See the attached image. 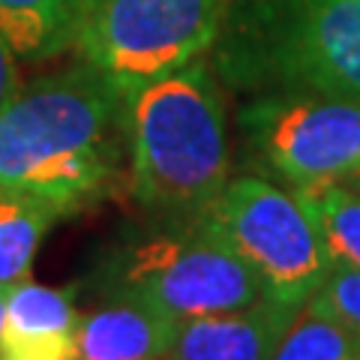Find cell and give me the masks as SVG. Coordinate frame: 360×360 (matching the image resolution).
<instances>
[{"instance_id": "1", "label": "cell", "mask_w": 360, "mask_h": 360, "mask_svg": "<svg viewBox=\"0 0 360 360\" xmlns=\"http://www.w3.org/2000/svg\"><path fill=\"white\" fill-rule=\"evenodd\" d=\"M127 156V94L78 60L21 84L0 111V189L72 217L115 193Z\"/></svg>"}, {"instance_id": "2", "label": "cell", "mask_w": 360, "mask_h": 360, "mask_svg": "<svg viewBox=\"0 0 360 360\" xmlns=\"http://www.w3.org/2000/svg\"><path fill=\"white\" fill-rule=\"evenodd\" d=\"M129 189L165 222L198 219L231 180L229 115L201 58L127 94Z\"/></svg>"}, {"instance_id": "3", "label": "cell", "mask_w": 360, "mask_h": 360, "mask_svg": "<svg viewBox=\"0 0 360 360\" xmlns=\"http://www.w3.org/2000/svg\"><path fill=\"white\" fill-rule=\"evenodd\" d=\"M213 70L246 96L360 99V0H231Z\"/></svg>"}, {"instance_id": "4", "label": "cell", "mask_w": 360, "mask_h": 360, "mask_svg": "<svg viewBox=\"0 0 360 360\" xmlns=\"http://www.w3.org/2000/svg\"><path fill=\"white\" fill-rule=\"evenodd\" d=\"M115 297L139 300L174 321L252 307L267 291L231 243L205 219L172 222L129 246L105 267Z\"/></svg>"}, {"instance_id": "5", "label": "cell", "mask_w": 360, "mask_h": 360, "mask_svg": "<svg viewBox=\"0 0 360 360\" xmlns=\"http://www.w3.org/2000/svg\"><path fill=\"white\" fill-rule=\"evenodd\" d=\"M229 6L231 0H84L72 49L129 94L213 51Z\"/></svg>"}, {"instance_id": "6", "label": "cell", "mask_w": 360, "mask_h": 360, "mask_svg": "<svg viewBox=\"0 0 360 360\" xmlns=\"http://www.w3.org/2000/svg\"><path fill=\"white\" fill-rule=\"evenodd\" d=\"M201 219L231 243L274 300L303 307L330 274L309 210L295 189L270 177H231Z\"/></svg>"}, {"instance_id": "7", "label": "cell", "mask_w": 360, "mask_h": 360, "mask_svg": "<svg viewBox=\"0 0 360 360\" xmlns=\"http://www.w3.org/2000/svg\"><path fill=\"white\" fill-rule=\"evenodd\" d=\"M238 123L252 162L291 189L348 184L360 172V99L258 94Z\"/></svg>"}, {"instance_id": "8", "label": "cell", "mask_w": 360, "mask_h": 360, "mask_svg": "<svg viewBox=\"0 0 360 360\" xmlns=\"http://www.w3.org/2000/svg\"><path fill=\"white\" fill-rule=\"evenodd\" d=\"M300 307L262 297L252 307L177 324L165 360H270Z\"/></svg>"}, {"instance_id": "9", "label": "cell", "mask_w": 360, "mask_h": 360, "mask_svg": "<svg viewBox=\"0 0 360 360\" xmlns=\"http://www.w3.org/2000/svg\"><path fill=\"white\" fill-rule=\"evenodd\" d=\"M177 324L139 300L111 295L78 321V360H165Z\"/></svg>"}, {"instance_id": "10", "label": "cell", "mask_w": 360, "mask_h": 360, "mask_svg": "<svg viewBox=\"0 0 360 360\" xmlns=\"http://www.w3.org/2000/svg\"><path fill=\"white\" fill-rule=\"evenodd\" d=\"M84 0H0V37L18 60L39 63L75 45Z\"/></svg>"}, {"instance_id": "11", "label": "cell", "mask_w": 360, "mask_h": 360, "mask_svg": "<svg viewBox=\"0 0 360 360\" xmlns=\"http://www.w3.org/2000/svg\"><path fill=\"white\" fill-rule=\"evenodd\" d=\"M63 219L45 201L0 189V288L30 279V267L45 234Z\"/></svg>"}, {"instance_id": "12", "label": "cell", "mask_w": 360, "mask_h": 360, "mask_svg": "<svg viewBox=\"0 0 360 360\" xmlns=\"http://www.w3.org/2000/svg\"><path fill=\"white\" fill-rule=\"evenodd\" d=\"M291 189V186H288ZM295 195L303 201L315 222L330 267L360 270V193L352 184H315L297 186Z\"/></svg>"}, {"instance_id": "13", "label": "cell", "mask_w": 360, "mask_h": 360, "mask_svg": "<svg viewBox=\"0 0 360 360\" xmlns=\"http://www.w3.org/2000/svg\"><path fill=\"white\" fill-rule=\"evenodd\" d=\"M354 352L360 340L352 330L303 303L270 360H348Z\"/></svg>"}, {"instance_id": "14", "label": "cell", "mask_w": 360, "mask_h": 360, "mask_svg": "<svg viewBox=\"0 0 360 360\" xmlns=\"http://www.w3.org/2000/svg\"><path fill=\"white\" fill-rule=\"evenodd\" d=\"M75 288H51L25 279L9 288L6 324L9 330H78Z\"/></svg>"}, {"instance_id": "15", "label": "cell", "mask_w": 360, "mask_h": 360, "mask_svg": "<svg viewBox=\"0 0 360 360\" xmlns=\"http://www.w3.org/2000/svg\"><path fill=\"white\" fill-rule=\"evenodd\" d=\"M312 309L340 321L360 340V270L354 267H330L319 291L307 300Z\"/></svg>"}, {"instance_id": "16", "label": "cell", "mask_w": 360, "mask_h": 360, "mask_svg": "<svg viewBox=\"0 0 360 360\" xmlns=\"http://www.w3.org/2000/svg\"><path fill=\"white\" fill-rule=\"evenodd\" d=\"M78 330H9L0 333V360H78Z\"/></svg>"}, {"instance_id": "17", "label": "cell", "mask_w": 360, "mask_h": 360, "mask_svg": "<svg viewBox=\"0 0 360 360\" xmlns=\"http://www.w3.org/2000/svg\"><path fill=\"white\" fill-rule=\"evenodd\" d=\"M21 90V72H18V58L9 49V42L0 37V111L6 108V103Z\"/></svg>"}, {"instance_id": "18", "label": "cell", "mask_w": 360, "mask_h": 360, "mask_svg": "<svg viewBox=\"0 0 360 360\" xmlns=\"http://www.w3.org/2000/svg\"><path fill=\"white\" fill-rule=\"evenodd\" d=\"M6 297H9V288H0V333H4V324H6Z\"/></svg>"}, {"instance_id": "19", "label": "cell", "mask_w": 360, "mask_h": 360, "mask_svg": "<svg viewBox=\"0 0 360 360\" xmlns=\"http://www.w3.org/2000/svg\"><path fill=\"white\" fill-rule=\"evenodd\" d=\"M348 184H352V186H354V189H357V193H360V172H357V174H354V177H352V180H348Z\"/></svg>"}, {"instance_id": "20", "label": "cell", "mask_w": 360, "mask_h": 360, "mask_svg": "<svg viewBox=\"0 0 360 360\" xmlns=\"http://www.w3.org/2000/svg\"><path fill=\"white\" fill-rule=\"evenodd\" d=\"M348 360H360V352H354V354H352V357H348Z\"/></svg>"}]
</instances>
